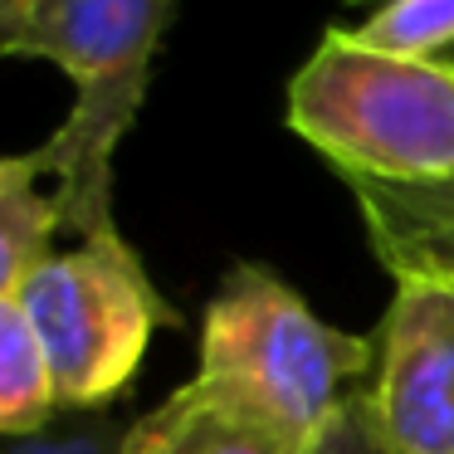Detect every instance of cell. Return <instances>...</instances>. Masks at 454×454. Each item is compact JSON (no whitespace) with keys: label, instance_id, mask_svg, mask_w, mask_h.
I'll list each match as a JSON object with an SVG mask.
<instances>
[{"label":"cell","instance_id":"cell-1","mask_svg":"<svg viewBox=\"0 0 454 454\" xmlns=\"http://www.w3.org/2000/svg\"><path fill=\"white\" fill-rule=\"evenodd\" d=\"M176 0H40L20 25L0 30L11 59H44L79 89L74 113L30 167L59 200L64 230L79 239L113 230V157L142 113L161 30Z\"/></svg>","mask_w":454,"mask_h":454},{"label":"cell","instance_id":"cell-2","mask_svg":"<svg viewBox=\"0 0 454 454\" xmlns=\"http://www.w3.org/2000/svg\"><path fill=\"white\" fill-rule=\"evenodd\" d=\"M376 372V342L337 333L264 264H235L200 317L191 381L284 434L298 454Z\"/></svg>","mask_w":454,"mask_h":454},{"label":"cell","instance_id":"cell-3","mask_svg":"<svg viewBox=\"0 0 454 454\" xmlns=\"http://www.w3.org/2000/svg\"><path fill=\"white\" fill-rule=\"evenodd\" d=\"M288 128L342 181H454V64L366 50L333 25L288 83Z\"/></svg>","mask_w":454,"mask_h":454},{"label":"cell","instance_id":"cell-4","mask_svg":"<svg viewBox=\"0 0 454 454\" xmlns=\"http://www.w3.org/2000/svg\"><path fill=\"white\" fill-rule=\"evenodd\" d=\"M15 298L50 356L59 405L83 415L108 405L137 376L157 327L176 323L118 225L74 249H54L25 274Z\"/></svg>","mask_w":454,"mask_h":454},{"label":"cell","instance_id":"cell-5","mask_svg":"<svg viewBox=\"0 0 454 454\" xmlns=\"http://www.w3.org/2000/svg\"><path fill=\"white\" fill-rule=\"evenodd\" d=\"M366 401L391 454H454V274H401Z\"/></svg>","mask_w":454,"mask_h":454},{"label":"cell","instance_id":"cell-6","mask_svg":"<svg viewBox=\"0 0 454 454\" xmlns=\"http://www.w3.org/2000/svg\"><path fill=\"white\" fill-rule=\"evenodd\" d=\"M347 186L386 274H454V181L381 186L347 176Z\"/></svg>","mask_w":454,"mask_h":454},{"label":"cell","instance_id":"cell-7","mask_svg":"<svg viewBox=\"0 0 454 454\" xmlns=\"http://www.w3.org/2000/svg\"><path fill=\"white\" fill-rule=\"evenodd\" d=\"M122 454H298L284 434L186 381L122 434Z\"/></svg>","mask_w":454,"mask_h":454},{"label":"cell","instance_id":"cell-8","mask_svg":"<svg viewBox=\"0 0 454 454\" xmlns=\"http://www.w3.org/2000/svg\"><path fill=\"white\" fill-rule=\"evenodd\" d=\"M54 411L59 391L30 313L15 294H0V430L11 440H30L50 430Z\"/></svg>","mask_w":454,"mask_h":454},{"label":"cell","instance_id":"cell-9","mask_svg":"<svg viewBox=\"0 0 454 454\" xmlns=\"http://www.w3.org/2000/svg\"><path fill=\"white\" fill-rule=\"evenodd\" d=\"M64 230L59 200L30 167V157L0 161V294H15L35 264L54 254V235Z\"/></svg>","mask_w":454,"mask_h":454},{"label":"cell","instance_id":"cell-10","mask_svg":"<svg viewBox=\"0 0 454 454\" xmlns=\"http://www.w3.org/2000/svg\"><path fill=\"white\" fill-rule=\"evenodd\" d=\"M362 25L347 30L366 50L405 54V59H450L454 54V0H347Z\"/></svg>","mask_w":454,"mask_h":454},{"label":"cell","instance_id":"cell-11","mask_svg":"<svg viewBox=\"0 0 454 454\" xmlns=\"http://www.w3.org/2000/svg\"><path fill=\"white\" fill-rule=\"evenodd\" d=\"M303 454H391L381 425L372 415V401H366V386H356L342 405L333 411V420L317 430V440L308 444Z\"/></svg>","mask_w":454,"mask_h":454},{"label":"cell","instance_id":"cell-12","mask_svg":"<svg viewBox=\"0 0 454 454\" xmlns=\"http://www.w3.org/2000/svg\"><path fill=\"white\" fill-rule=\"evenodd\" d=\"M122 434L128 430H113L108 420H83L79 430H64V434H30V440H15L11 454H122Z\"/></svg>","mask_w":454,"mask_h":454},{"label":"cell","instance_id":"cell-13","mask_svg":"<svg viewBox=\"0 0 454 454\" xmlns=\"http://www.w3.org/2000/svg\"><path fill=\"white\" fill-rule=\"evenodd\" d=\"M40 0H0V30H11V25H20L25 15L35 11Z\"/></svg>","mask_w":454,"mask_h":454},{"label":"cell","instance_id":"cell-14","mask_svg":"<svg viewBox=\"0 0 454 454\" xmlns=\"http://www.w3.org/2000/svg\"><path fill=\"white\" fill-rule=\"evenodd\" d=\"M450 64H454V54H450Z\"/></svg>","mask_w":454,"mask_h":454}]
</instances>
